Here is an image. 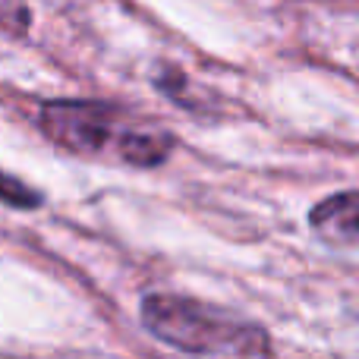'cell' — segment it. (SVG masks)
<instances>
[{
  "mask_svg": "<svg viewBox=\"0 0 359 359\" xmlns=\"http://www.w3.org/2000/svg\"><path fill=\"white\" fill-rule=\"evenodd\" d=\"M41 133L69 155H114L133 168H158L174 151V136L158 123L133 117L130 111L104 101H48L38 114Z\"/></svg>",
  "mask_w": 359,
  "mask_h": 359,
  "instance_id": "obj_1",
  "label": "cell"
},
{
  "mask_svg": "<svg viewBox=\"0 0 359 359\" xmlns=\"http://www.w3.org/2000/svg\"><path fill=\"white\" fill-rule=\"evenodd\" d=\"M142 325L161 344L198 356H268L271 341L265 328L230 316L227 309L174 293H151L142 299Z\"/></svg>",
  "mask_w": 359,
  "mask_h": 359,
  "instance_id": "obj_2",
  "label": "cell"
},
{
  "mask_svg": "<svg viewBox=\"0 0 359 359\" xmlns=\"http://www.w3.org/2000/svg\"><path fill=\"white\" fill-rule=\"evenodd\" d=\"M309 227L331 246L359 249V189L328 196L309 211Z\"/></svg>",
  "mask_w": 359,
  "mask_h": 359,
  "instance_id": "obj_3",
  "label": "cell"
},
{
  "mask_svg": "<svg viewBox=\"0 0 359 359\" xmlns=\"http://www.w3.org/2000/svg\"><path fill=\"white\" fill-rule=\"evenodd\" d=\"M4 202L10 208H38L41 205V192L29 189L25 183H19L13 174L4 177Z\"/></svg>",
  "mask_w": 359,
  "mask_h": 359,
  "instance_id": "obj_4",
  "label": "cell"
},
{
  "mask_svg": "<svg viewBox=\"0 0 359 359\" xmlns=\"http://www.w3.org/2000/svg\"><path fill=\"white\" fill-rule=\"evenodd\" d=\"M0 16H4V29H6V35L10 38H16V35H22L25 29H29V4L25 0H0Z\"/></svg>",
  "mask_w": 359,
  "mask_h": 359,
  "instance_id": "obj_5",
  "label": "cell"
}]
</instances>
